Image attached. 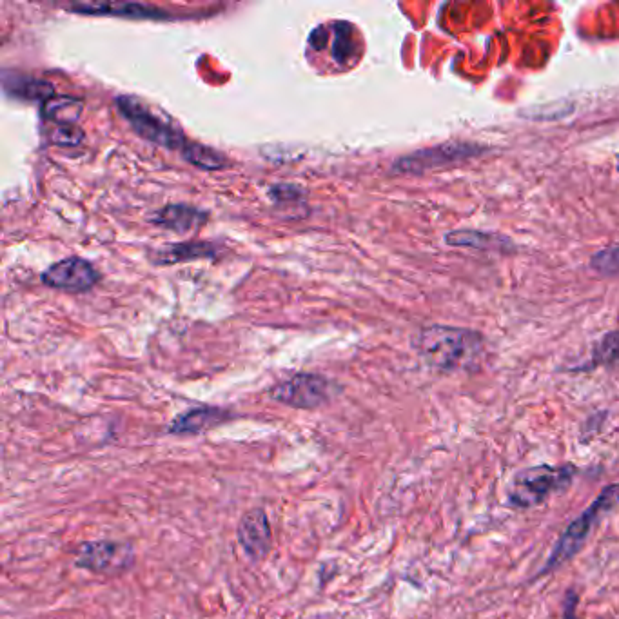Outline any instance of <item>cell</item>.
<instances>
[{"instance_id":"14","label":"cell","mask_w":619,"mask_h":619,"mask_svg":"<svg viewBox=\"0 0 619 619\" xmlns=\"http://www.w3.org/2000/svg\"><path fill=\"white\" fill-rule=\"evenodd\" d=\"M82 109H84L82 100L73 99L68 95H59L42 104V115L57 126H75Z\"/></svg>"},{"instance_id":"4","label":"cell","mask_w":619,"mask_h":619,"mask_svg":"<svg viewBox=\"0 0 619 619\" xmlns=\"http://www.w3.org/2000/svg\"><path fill=\"white\" fill-rule=\"evenodd\" d=\"M115 106L140 137L146 138L149 142L162 146V148L180 149L182 151L186 146V137L177 128H173L168 120L155 115L137 97L122 95L115 100Z\"/></svg>"},{"instance_id":"9","label":"cell","mask_w":619,"mask_h":619,"mask_svg":"<svg viewBox=\"0 0 619 619\" xmlns=\"http://www.w3.org/2000/svg\"><path fill=\"white\" fill-rule=\"evenodd\" d=\"M478 151L469 144H445L440 148L425 149L418 151L411 157L402 158L396 169L400 171H425V169L438 168L449 162H456L460 158L474 157Z\"/></svg>"},{"instance_id":"16","label":"cell","mask_w":619,"mask_h":619,"mask_svg":"<svg viewBox=\"0 0 619 619\" xmlns=\"http://www.w3.org/2000/svg\"><path fill=\"white\" fill-rule=\"evenodd\" d=\"M215 255V247L204 242H189V244H175L160 249L157 255V264H180L195 258Z\"/></svg>"},{"instance_id":"19","label":"cell","mask_w":619,"mask_h":619,"mask_svg":"<svg viewBox=\"0 0 619 619\" xmlns=\"http://www.w3.org/2000/svg\"><path fill=\"white\" fill-rule=\"evenodd\" d=\"M351 46H353V30L349 24L338 22L335 30V48L333 55L338 62H345L351 55Z\"/></svg>"},{"instance_id":"10","label":"cell","mask_w":619,"mask_h":619,"mask_svg":"<svg viewBox=\"0 0 619 619\" xmlns=\"http://www.w3.org/2000/svg\"><path fill=\"white\" fill-rule=\"evenodd\" d=\"M231 418V413L217 409V407H198L186 413L180 414L169 425L171 434H198L217 427L220 423H226Z\"/></svg>"},{"instance_id":"21","label":"cell","mask_w":619,"mask_h":619,"mask_svg":"<svg viewBox=\"0 0 619 619\" xmlns=\"http://www.w3.org/2000/svg\"><path fill=\"white\" fill-rule=\"evenodd\" d=\"M592 266L600 273H619V246L598 253L592 258Z\"/></svg>"},{"instance_id":"1","label":"cell","mask_w":619,"mask_h":619,"mask_svg":"<svg viewBox=\"0 0 619 619\" xmlns=\"http://www.w3.org/2000/svg\"><path fill=\"white\" fill-rule=\"evenodd\" d=\"M414 347L431 367L456 371L476 362L483 351V338L469 329L431 325L420 331Z\"/></svg>"},{"instance_id":"15","label":"cell","mask_w":619,"mask_h":619,"mask_svg":"<svg viewBox=\"0 0 619 619\" xmlns=\"http://www.w3.org/2000/svg\"><path fill=\"white\" fill-rule=\"evenodd\" d=\"M447 244L451 246L474 247V249H498L505 246L512 247L511 240L494 233H480V231H454L447 236Z\"/></svg>"},{"instance_id":"11","label":"cell","mask_w":619,"mask_h":619,"mask_svg":"<svg viewBox=\"0 0 619 619\" xmlns=\"http://www.w3.org/2000/svg\"><path fill=\"white\" fill-rule=\"evenodd\" d=\"M82 15H108V17H126V19H171L166 11L158 10L144 4H75L69 8Z\"/></svg>"},{"instance_id":"3","label":"cell","mask_w":619,"mask_h":619,"mask_svg":"<svg viewBox=\"0 0 619 619\" xmlns=\"http://www.w3.org/2000/svg\"><path fill=\"white\" fill-rule=\"evenodd\" d=\"M578 469L565 465H538L518 472L509 491V503L516 509H529L545 502L554 492L563 491L574 480Z\"/></svg>"},{"instance_id":"23","label":"cell","mask_w":619,"mask_h":619,"mask_svg":"<svg viewBox=\"0 0 619 619\" xmlns=\"http://www.w3.org/2000/svg\"><path fill=\"white\" fill-rule=\"evenodd\" d=\"M325 42H327V31L324 28H318V30L313 31V35H311V46L315 48V50H322L325 46Z\"/></svg>"},{"instance_id":"7","label":"cell","mask_w":619,"mask_h":619,"mask_svg":"<svg viewBox=\"0 0 619 619\" xmlns=\"http://www.w3.org/2000/svg\"><path fill=\"white\" fill-rule=\"evenodd\" d=\"M99 280V271L91 262L80 256L64 258L42 273L44 284L51 289L68 291V293H86Z\"/></svg>"},{"instance_id":"5","label":"cell","mask_w":619,"mask_h":619,"mask_svg":"<svg viewBox=\"0 0 619 619\" xmlns=\"http://www.w3.org/2000/svg\"><path fill=\"white\" fill-rule=\"evenodd\" d=\"M333 384L320 374L298 373L271 389V398L295 409H318L333 398Z\"/></svg>"},{"instance_id":"6","label":"cell","mask_w":619,"mask_h":619,"mask_svg":"<svg viewBox=\"0 0 619 619\" xmlns=\"http://www.w3.org/2000/svg\"><path fill=\"white\" fill-rule=\"evenodd\" d=\"M135 554L128 543L118 541H89L82 543L75 565L80 569L115 576L122 574L133 565Z\"/></svg>"},{"instance_id":"12","label":"cell","mask_w":619,"mask_h":619,"mask_svg":"<svg viewBox=\"0 0 619 619\" xmlns=\"http://www.w3.org/2000/svg\"><path fill=\"white\" fill-rule=\"evenodd\" d=\"M157 226L166 227L175 233H187L206 222V213L197 207L184 206V204H171L164 207L157 218L153 220Z\"/></svg>"},{"instance_id":"18","label":"cell","mask_w":619,"mask_h":619,"mask_svg":"<svg viewBox=\"0 0 619 619\" xmlns=\"http://www.w3.org/2000/svg\"><path fill=\"white\" fill-rule=\"evenodd\" d=\"M51 144L59 146V148H77L84 142V131L75 124V126H55L51 129L50 135Z\"/></svg>"},{"instance_id":"8","label":"cell","mask_w":619,"mask_h":619,"mask_svg":"<svg viewBox=\"0 0 619 619\" xmlns=\"http://www.w3.org/2000/svg\"><path fill=\"white\" fill-rule=\"evenodd\" d=\"M236 536L244 552L253 561L266 560L267 554L273 549V531L266 511L262 509H253L242 516Z\"/></svg>"},{"instance_id":"13","label":"cell","mask_w":619,"mask_h":619,"mask_svg":"<svg viewBox=\"0 0 619 619\" xmlns=\"http://www.w3.org/2000/svg\"><path fill=\"white\" fill-rule=\"evenodd\" d=\"M4 89L17 99L40 100L42 104L55 97V89L48 82L33 79V77L13 75V73L4 75Z\"/></svg>"},{"instance_id":"2","label":"cell","mask_w":619,"mask_h":619,"mask_svg":"<svg viewBox=\"0 0 619 619\" xmlns=\"http://www.w3.org/2000/svg\"><path fill=\"white\" fill-rule=\"evenodd\" d=\"M618 502L619 483H612L594 502L590 503L589 509H585L576 520L570 523L538 576H549L554 570L560 569L567 561L572 560L583 549L590 532L598 525L603 514L612 511Z\"/></svg>"},{"instance_id":"22","label":"cell","mask_w":619,"mask_h":619,"mask_svg":"<svg viewBox=\"0 0 619 619\" xmlns=\"http://www.w3.org/2000/svg\"><path fill=\"white\" fill-rule=\"evenodd\" d=\"M576 607H578V594L574 590H570L567 598H565V612H563L565 619H576V616L572 614V610L576 612Z\"/></svg>"},{"instance_id":"20","label":"cell","mask_w":619,"mask_h":619,"mask_svg":"<svg viewBox=\"0 0 619 619\" xmlns=\"http://www.w3.org/2000/svg\"><path fill=\"white\" fill-rule=\"evenodd\" d=\"M596 364H619V335H610L601 342L594 354Z\"/></svg>"},{"instance_id":"17","label":"cell","mask_w":619,"mask_h":619,"mask_svg":"<svg viewBox=\"0 0 619 619\" xmlns=\"http://www.w3.org/2000/svg\"><path fill=\"white\" fill-rule=\"evenodd\" d=\"M182 157L186 158L189 164H193L195 168L204 169V171H218L229 166L227 158L217 151V149L195 144V142H187L182 149Z\"/></svg>"}]
</instances>
